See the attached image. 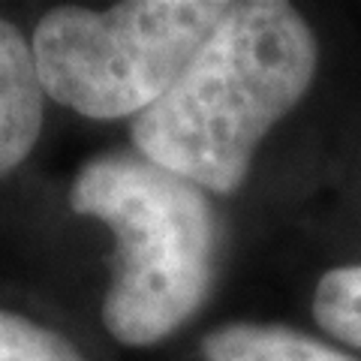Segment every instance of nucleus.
Here are the masks:
<instances>
[{
  "label": "nucleus",
  "instance_id": "obj_1",
  "mask_svg": "<svg viewBox=\"0 0 361 361\" xmlns=\"http://www.w3.org/2000/svg\"><path fill=\"white\" fill-rule=\"evenodd\" d=\"M316 37L280 0L229 4L220 25L151 109L133 145L202 190L235 193L265 133L307 94Z\"/></svg>",
  "mask_w": 361,
  "mask_h": 361
},
{
  "label": "nucleus",
  "instance_id": "obj_2",
  "mask_svg": "<svg viewBox=\"0 0 361 361\" xmlns=\"http://www.w3.org/2000/svg\"><path fill=\"white\" fill-rule=\"evenodd\" d=\"M70 208L115 235L103 301L115 341L151 346L202 307L217 256V220L202 187L142 154H103L75 175Z\"/></svg>",
  "mask_w": 361,
  "mask_h": 361
},
{
  "label": "nucleus",
  "instance_id": "obj_3",
  "mask_svg": "<svg viewBox=\"0 0 361 361\" xmlns=\"http://www.w3.org/2000/svg\"><path fill=\"white\" fill-rule=\"evenodd\" d=\"M226 9L220 0L58 6L33 30L42 90L85 118H135L178 82Z\"/></svg>",
  "mask_w": 361,
  "mask_h": 361
},
{
  "label": "nucleus",
  "instance_id": "obj_4",
  "mask_svg": "<svg viewBox=\"0 0 361 361\" xmlns=\"http://www.w3.org/2000/svg\"><path fill=\"white\" fill-rule=\"evenodd\" d=\"M42 78L33 42L0 16V175L27 160L42 130Z\"/></svg>",
  "mask_w": 361,
  "mask_h": 361
},
{
  "label": "nucleus",
  "instance_id": "obj_5",
  "mask_svg": "<svg viewBox=\"0 0 361 361\" xmlns=\"http://www.w3.org/2000/svg\"><path fill=\"white\" fill-rule=\"evenodd\" d=\"M205 361H355L283 325L235 322L202 341Z\"/></svg>",
  "mask_w": 361,
  "mask_h": 361
},
{
  "label": "nucleus",
  "instance_id": "obj_6",
  "mask_svg": "<svg viewBox=\"0 0 361 361\" xmlns=\"http://www.w3.org/2000/svg\"><path fill=\"white\" fill-rule=\"evenodd\" d=\"M313 316L337 341L361 346V265L334 268L319 280Z\"/></svg>",
  "mask_w": 361,
  "mask_h": 361
},
{
  "label": "nucleus",
  "instance_id": "obj_7",
  "mask_svg": "<svg viewBox=\"0 0 361 361\" xmlns=\"http://www.w3.org/2000/svg\"><path fill=\"white\" fill-rule=\"evenodd\" d=\"M0 361H85V355L63 334L0 310Z\"/></svg>",
  "mask_w": 361,
  "mask_h": 361
}]
</instances>
